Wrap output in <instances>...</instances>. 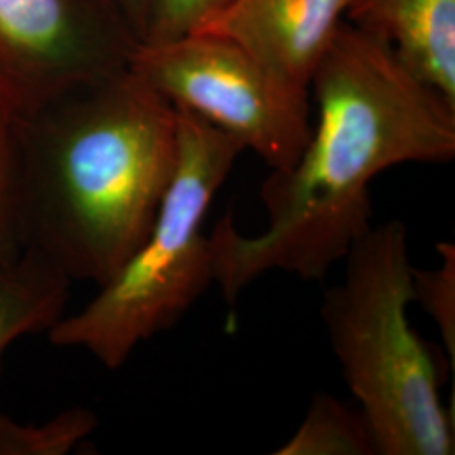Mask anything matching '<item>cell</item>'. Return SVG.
<instances>
[{"label":"cell","instance_id":"cell-1","mask_svg":"<svg viewBox=\"0 0 455 455\" xmlns=\"http://www.w3.org/2000/svg\"><path fill=\"white\" fill-rule=\"evenodd\" d=\"M317 105L307 147L261 184L267 228L246 236L223 216L210 233L212 283L235 304L280 270L323 280L373 227L370 186L402 164L455 156V105L423 83L390 44L346 20L310 78Z\"/></svg>","mask_w":455,"mask_h":455},{"label":"cell","instance_id":"cell-2","mask_svg":"<svg viewBox=\"0 0 455 455\" xmlns=\"http://www.w3.org/2000/svg\"><path fill=\"white\" fill-rule=\"evenodd\" d=\"M178 161V112L131 68L20 118L19 223L73 282L105 285L156 221Z\"/></svg>","mask_w":455,"mask_h":455},{"label":"cell","instance_id":"cell-3","mask_svg":"<svg viewBox=\"0 0 455 455\" xmlns=\"http://www.w3.org/2000/svg\"><path fill=\"white\" fill-rule=\"evenodd\" d=\"M321 317L342 378L371 428L378 455H452L454 417L440 359L408 323L413 297L407 227H371L344 257Z\"/></svg>","mask_w":455,"mask_h":455},{"label":"cell","instance_id":"cell-4","mask_svg":"<svg viewBox=\"0 0 455 455\" xmlns=\"http://www.w3.org/2000/svg\"><path fill=\"white\" fill-rule=\"evenodd\" d=\"M176 112V171L144 243L83 309L65 314L46 334L52 346L83 349L112 371L178 324L212 283L203 225L244 148L204 118Z\"/></svg>","mask_w":455,"mask_h":455},{"label":"cell","instance_id":"cell-5","mask_svg":"<svg viewBox=\"0 0 455 455\" xmlns=\"http://www.w3.org/2000/svg\"><path fill=\"white\" fill-rule=\"evenodd\" d=\"M129 68L174 108L227 132L272 171L292 167L307 147L309 92L282 80L227 37L196 33L139 44Z\"/></svg>","mask_w":455,"mask_h":455},{"label":"cell","instance_id":"cell-6","mask_svg":"<svg viewBox=\"0 0 455 455\" xmlns=\"http://www.w3.org/2000/svg\"><path fill=\"white\" fill-rule=\"evenodd\" d=\"M139 44L120 0H0V98L26 118L129 69Z\"/></svg>","mask_w":455,"mask_h":455},{"label":"cell","instance_id":"cell-7","mask_svg":"<svg viewBox=\"0 0 455 455\" xmlns=\"http://www.w3.org/2000/svg\"><path fill=\"white\" fill-rule=\"evenodd\" d=\"M349 4L351 0H229L197 33L227 37L282 80L309 92L314 69L344 22Z\"/></svg>","mask_w":455,"mask_h":455},{"label":"cell","instance_id":"cell-8","mask_svg":"<svg viewBox=\"0 0 455 455\" xmlns=\"http://www.w3.org/2000/svg\"><path fill=\"white\" fill-rule=\"evenodd\" d=\"M344 20L390 44L455 105V0H351Z\"/></svg>","mask_w":455,"mask_h":455},{"label":"cell","instance_id":"cell-9","mask_svg":"<svg viewBox=\"0 0 455 455\" xmlns=\"http://www.w3.org/2000/svg\"><path fill=\"white\" fill-rule=\"evenodd\" d=\"M73 280L34 250L0 267V364L20 338L48 334L66 314Z\"/></svg>","mask_w":455,"mask_h":455},{"label":"cell","instance_id":"cell-10","mask_svg":"<svg viewBox=\"0 0 455 455\" xmlns=\"http://www.w3.org/2000/svg\"><path fill=\"white\" fill-rule=\"evenodd\" d=\"M275 455H378V449L361 410L331 393H315L304 420Z\"/></svg>","mask_w":455,"mask_h":455},{"label":"cell","instance_id":"cell-11","mask_svg":"<svg viewBox=\"0 0 455 455\" xmlns=\"http://www.w3.org/2000/svg\"><path fill=\"white\" fill-rule=\"evenodd\" d=\"M97 427V413L86 407L66 408L41 425H24L0 411V455L69 454Z\"/></svg>","mask_w":455,"mask_h":455},{"label":"cell","instance_id":"cell-12","mask_svg":"<svg viewBox=\"0 0 455 455\" xmlns=\"http://www.w3.org/2000/svg\"><path fill=\"white\" fill-rule=\"evenodd\" d=\"M20 116L0 98V267L22 253L20 223Z\"/></svg>","mask_w":455,"mask_h":455},{"label":"cell","instance_id":"cell-13","mask_svg":"<svg viewBox=\"0 0 455 455\" xmlns=\"http://www.w3.org/2000/svg\"><path fill=\"white\" fill-rule=\"evenodd\" d=\"M440 263L435 268L419 270L413 267L411 291L413 302H419L439 329L440 338L451 368L455 366V244L437 243Z\"/></svg>","mask_w":455,"mask_h":455},{"label":"cell","instance_id":"cell-14","mask_svg":"<svg viewBox=\"0 0 455 455\" xmlns=\"http://www.w3.org/2000/svg\"><path fill=\"white\" fill-rule=\"evenodd\" d=\"M229 0H148L140 44H165L203 29Z\"/></svg>","mask_w":455,"mask_h":455},{"label":"cell","instance_id":"cell-15","mask_svg":"<svg viewBox=\"0 0 455 455\" xmlns=\"http://www.w3.org/2000/svg\"><path fill=\"white\" fill-rule=\"evenodd\" d=\"M120 4H122L125 14L129 17L139 39L142 41V34H144V28H146L148 0H120Z\"/></svg>","mask_w":455,"mask_h":455}]
</instances>
